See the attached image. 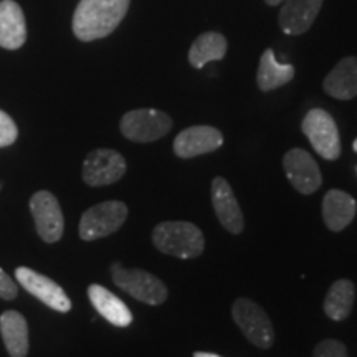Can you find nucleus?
Segmentation results:
<instances>
[{
  "label": "nucleus",
  "mask_w": 357,
  "mask_h": 357,
  "mask_svg": "<svg viewBox=\"0 0 357 357\" xmlns=\"http://www.w3.org/2000/svg\"><path fill=\"white\" fill-rule=\"evenodd\" d=\"M356 301V287L351 280H337L328 289L324 298V312L329 319L344 321L349 318Z\"/></svg>",
  "instance_id": "412c9836"
},
{
  "label": "nucleus",
  "mask_w": 357,
  "mask_h": 357,
  "mask_svg": "<svg viewBox=\"0 0 357 357\" xmlns=\"http://www.w3.org/2000/svg\"><path fill=\"white\" fill-rule=\"evenodd\" d=\"M283 169L287 172L289 184L303 195H311L323 185L319 166L312 155L305 149L294 147L283 158Z\"/></svg>",
  "instance_id": "9d476101"
},
{
  "label": "nucleus",
  "mask_w": 357,
  "mask_h": 357,
  "mask_svg": "<svg viewBox=\"0 0 357 357\" xmlns=\"http://www.w3.org/2000/svg\"><path fill=\"white\" fill-rule=\"evenodd\" d=\"M17 296H19V288H17L15 281L0 268V298H2V300L12 301L15 300Z\"/></svg>",
  "instance_id": "393cba45"
},
{
  "label": "nucleus",
  "mask_w": 357,
  "mask_h": 357,
  "mask_svg": "<svg viewBox=\"0 0 357 357\" xmlns=\"http://www.w3.org/2000/svg\"><path fill=\"white\" fill-rule=\"evenodd\" d=\"M19 137V129L6 111L0 109V147L12 146Z\"/></svg>",
  "instance_id": "b1692460"
},
{
  "label": "nucleus",
  "mask_w": 357,
  "mask_h": 357,
  "mask_svg": "<svg viewBox=\"0 0 357 357\" xmlns=\"http://www.w3.org/2000/svg\"><path fill=\"white\" fill-rule=\"evenodd\" d=\"M235 324L258 349H270L275 342V329L266 311L248 298H238L231 306Z\"/></svg>",
  "instance_id": "20e7f679"
},
{
  "label": "nucleus",
  "mask_w": 357,
  "mask_h": 357,
  "mask_svg": "<svg viewBox=\"0 0 357 357\" xmlns=\"http://www.w3.org/2000/svg\"><path fill=\"white\" fill-rule=\"evenodd\" d=\"M153 243L164 255L182 260L197 258L205 250L202 230L190 222H162L155 225Z\"/></svg>",
  "instance_id": "f03ea898"
},
{
  "label": "nucleus",
  "mask_w": 357,
  "mask_h": 357,
  "mask_svg": "<svg viewBox=\"0 0 357 357\" xmlns=\"http://www.w3.org/2000/svg\"><path fill=\"white\" fill-rule=\"evenodd\" d=\"M352 149H354V151H356V153H357V139L354 141V144H352Z\"/></svg>",
  "instance_id": "cd10ccee"
},
{
  "label": "nucleus",
  "mask_w": 357,
  "mask_h": 357,
  "mask_svg": "<svg viewBox=\"0 0 357 357\" xmlns=\"http://www.w3.org/2000/svg\"><path fill=\"white\" fill-rule=\"evenodd\" d=\"M323 7V0H284L278 24L284 33L301 35L311 29Z\"/></svg>",
  "instance_id": "4468645a"
},
{
  "label": "nucleus",
  "mask_w": 357,
  "mask_h": 357,
  "mask_svg": "<svg viewBox=\"0 0 357 357\" xmlns=\"http://www.w3.org/2000/svg\"><path fill=\"white\" fill-rule=\"evenodd\" d=\"M312 357H349L344 342L336 339H324L312 351Z\"/></svg>",
  "instance_id": "5701e85b"
},
{
  "label": "nucleus",
  "mask_w": 357,
  "mask_h": 357,
  "mask_svg": "<svg viewBox=\"0 0 357 357\" xmlns=\"http://www.w3.org/2000/svg\"><path fill=\"white\" fill-rule=\"evenodd\" d=\"M26 40V24L15 0H0V47L19 50Z\"/></svg>",
  "instance_id": "dca6fc26"
},
{
  "label": "nucleus",
  "mask_w": 357,
  "mask_h": 357,
  "mask_svg": "<svg viewBox=\"0 0 357 357\" xmlns=\"http://www.w3.org/2000/svg\"><path fill=\"white\" fill-rule=\"evenodd\" d=\"M294 78V66L276 61L275 52L266 48L260 58L257 73V84L261 91H273L276 88L284 86Z\"/></svg>",
  "instance_id": "aec40b11"
},
{
  "label": "nucleus",
  "mask_w": 357,
  "mask_h": 357,
  "mask_svg": "<svg viewBox=\"0 0 357 357\" xmlns=\"http://www.w3.org/2000/svg\"><path fill=\"white\" fill-rule=\"evenodd\" d=\"M126 218L128 207L119 200H108V202L93 205L83 213L82 220H79V238L83 242L105 238L121 229Z\"/></svg>",
  "instance_id": "39448f33"
},
{
  "label": "nucleus",
  "mask_w": 357,
  "mask_h": 357,
  "mask_svg": "<svg viewBox=\"0 0 357 357\" xmlns=\"http://www.w3.org/2000/svg\"><path fill=\"white\" fill-rule=\"evenodd\" d=\"M194 357H222V356L212 354V352H202V351H199V352H194Z\"/></svg>",
  "instance_id": "a878e982"
},
{
  "label": "nucleus",
  "mask_w": 357,
  "mask_h": 357,
  "mask_svg": "<svg viewBox=\"0 0 357 357\" xmlns=\"http://www.w3.org/2000/svg\"><path fill=\"white\" fill-rule=\"evenodd\" d=\"M88 298L93 307L113 326L128 328L132 323V312L129 311V307L101 284H91L88 288Z\"/></svg>",
  "instance_id": "a211bd4d"
},
{
  "label": "nucleus",
  "mask_w": 357,
  "mask_h": 357,
  "mask_svg": "<svg viewBox=\"0 0 357 357\" xmlns=\"http://www.w3.org/2000/svg\"><path fill=\"white\" fill-rule=\"evenodd\" d=\"M15 278L30 294L38 298L43 305L58 312H68L71 310V301L65 289L48 276H45L32 268L19 266L15 270Z\"/></svg>",
  "instance_id": "9b49d317"
},
{
  "label": "nucleus",
  "mask_w": 357,
  "mask_h": 357,
  "mask_svg": "<svg viewBox=\"0 0 357 357\" xmlns=\"http://www.w3.org/2000/svg\"><path fill=\"white\" fill-rule=\"evenodd\" d=\"M211 195L213 211H215V215L223 229L234 235L242 234L245 227L243 213L229 182L223 177L213 178Z\"/></svg>",
  "instance_id": "ddd939ff"
},
{
  "label": "nucleus",
  "mask_w": 357,
  "mask_h": 357,
  "mask_svg": "<svg viewBox=\"0 0 357 357\" xmlns=\"http://www.w3.org/2000/svg\"><path fill=\"white\" fill-rule=\"evenodd\" d=\"M227 53V40L222 33L205 32L195 38L189 50V63L194 68H204L208 61H218Z\"/></svg>",
  "instance_id": "4be33fe9"
},
{
  "label": "nucleus",
  "mask_w": 357,
  "mask_h": 357,
  "mask_svg": "<svg viewBox=\"0 0 357 357\" xmlns=\"http://www.w3.org/2000/svg\"><path fill=\"white\" fill-rule=\"evenodd\" d=\"M0 187H2V184H0Z\"/></svg>",
  "instance_id": "c85d7f7f"
},
{
  "label": "nucleus",
  "mask_w": 357,
  "mask_h": 357,
  "mask_svg": "<svg viewBox=\"0 0 357 357\" xmlns=\"http://www.w3.org/2000/svg\"><path fill=\"white\" fill-rule=\"evenodd\" d=\"M223 144V134L213 126H192L181 131L174 139V153L181 159L217 151Z\"/></svg>",
  "instance_id": "f8f14e48"
},
{
  "label": "nucleus",
  "mask_w": 357,
  "mask_h": 357,
  "mask_svg": "<svg viewBox=\"0 0 357 357\" xmlns=\"http://www.w3.org/2000/svg\"><path fill=\"white\" fill-rule=\"evenodd\" d=\"M265 2L268 3V6L275 7V6H280V3H281V2H283V0H265Z\"/></svg>",
  "instance_id": "bb28decb"
},
{
  "label": "nucleus",
  "mask_w": 357,
  "mask_h": 357,
  "mask_svg": "<svg viewBox=\"0 0 357 357\" xmlns=\"http://www.w3.org/2000/svg\"><path fill=\"white\" fill-rule=\"evenodd\" d=\"M303 134L311 142L312 149L326 160H336L341 155V137L333 116L328 111L314 108L305 116Z\"/></svg>",
  "instance_id": "0eeeda50"
},
{
  "label": "nucleus",
  "mask_w": 357,
  "mask_h": 357,
  "mask_svg": "<svg viewBox=\"0 0 357 357\" xmlns=\"http://www.w3.org/2000/svg\"><path fill=\"white\" fill-rule=\"evenodd\" d=\"M357 213V202L344 190L333 189L323 199V220L331 231H342Z\"/></svg>",
  "instance_id": "2eb2a0df"
},
{
  "label": "nucleus",
  "mask_w": 357,
  "mask_h": 357,
  "mask_svg": "<svg viewBox=\"0 0 357 357\" xmlns=\"http://www.w3.org/2000/svg\"><path fill=\"white\" fill-rule=\"evenodd\" d=\"M30 211H32L40 238L45 243L60 242L65 230V218L55 195L48 190H40L33 194L30 199Z\"/></svg>",
  "instance_id": "1a4fd4ad"
},
{
  "label": "nucleus",
  "mask_w": 357,
  "mask_h": 357,
  "mask_svg": "<svg viewBox=\"0 0 357 357\" xmlns=\"http://www.w3.org/2000/svg\"><path fill=\"white\" fill-rule=\"evenodd\" d=\"M131 0H79L73 15V33L82 42L108 37L126 17Z\"/></svg>",
  "instance_id": "f257e3e1"
},
{
  "label": "nucleus",
  "mask_w": 357,
  "mask_h": 357,
  "mask_svg": "<svg viewBox=\"0 0 357 357\" xmlns=\"http://www.w3.org/2000/svg\"><path fill=\"white\" fill-rule=\"evenodd\" d=\"M123 136L132 142H153L172 129V118L164 111L153 108L132 109L119 123Z\"/></svg>",
  "instance_id": "423d86ee"
},
{
  "label": "nucleus",
  "mask_w": 357,
  "mask_h": 357,
  "mask_svg": "<svg viewBox=\"0 0 357 357\" xmlns=\"http://www.w3.org/2000/svg\"><path fill=\"white\" fill-rule=\"evenodd\" d=\"M126 174V159L114 149H95L83 162L82 177L89 187H102L121 181Z\"/></svg>",
  "instance_id": "6e6552de"
},
{
  "label": "nucleus",
  "mask_w": 357,
  "mask_h": 357,
  "mask_svg": "<svg viewBox=\"0 0 357 357\" xmlns=\"http://www.w3.org/2000/svg\"><path fill=\"white\" fill-rule=\"evenodd\" d=\"M0 334L10 357L29 354V324L19 311L8 310L0 316Z\"/></svg>",
  "instance_id": "6ab92c4d"
},
{
  "label": "nucleus",
  "mask_w": 357,
  "mask_h": 357,
  "mask_svg": "<svg viewBox=\"0 0 357 357\" xmlns=\"http://www.w3.org/2000/svg\"><path fill=\"white\" fill-rule=\"evenodd\" d=\"M324 91L336 100L347 101L357 96V56L342 58L329 71L323 83Z\"/></svg>",
  "instance_id": "f3484780"
},
{
  "label": "nucleus",
  "mask_w": 357,
  "mask_h": 357,
  "mask_svg": "<svg viewBox=\"0 0 357 357\" xmlns=\"http://www.w3.org/2000/svg\"><path fill=\"white\" fill-rule=\"evenodd\" d=\"M114 284L129 296L151 306H159L167 300V287L162 280L139 268H124L121 263L111 265Z\"/></svg>",
  "instance_id": "7ed1b4c3"
}]
</instances>
